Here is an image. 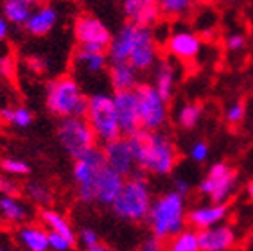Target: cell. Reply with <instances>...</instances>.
<instances>
[{
  "label": "cell",
  "mask_w": 253,
  "mask_h": 251,
  "mask_svg": "<svg viewBox=\"0 0 253 251\" xmlns=\"http://www.w3.org/2000/svg\"><path fill=\"white\" fill-rule=\"evenodd\" d=\"M135 156L136 169L144 174L169 176L178 165L180 153L176 149L172 136L166 131H146L140 129L135 135L127 136Z\"/></svg>",
  "instance_id": "obj_1"
},
{
  "label": "cell",
  "mask_w": 253,
  "mask_h": 251,
  "mask_svg": "<svg viewBox=\"0 0 253 251\" xmlns=\"http://www.w3.org/2000/svg\"><path fill=\"white\" fill-rule=\"evenodd\" d=\"M147 224L153 237L158 241H169L170 237L185 230L187 210L185 198L176 194L174 190L162 194L160 198L153 199V205L147 213Z\"/></svg>",
  "instance_id": "obj_2"
},
{
  "label": "cell",
  "mask_w": 253,
  "mask_h": 251,
  "mask_svg": "<svg viewBox=\"0 0 253 251\" xmlns=\"http://www.w3.org/2000/svg\"><path fill=\"white\" fill-rule=\"evenodd\" d=\"M45 104L47 110L59 119L84 117L88 110V97L74 76H59L47 83Z\"/></svg>",
  "instance_id": "obj_3"
},
{
  "label": "cell",
  "mask_w": 253,
  "mask_h": 251,
  "mask_svg": "<svg viewBox=\"0 0 253 251\" xmlns=\"http://www.w3.org/2000/svg\"><path fill=\"white\" fill-rule=\"evenodd\" d=\"M153 205V194L146 174L142 170H135L126 178L121 196L113 203L112 210L122 221L140 222L146 221L149 208Z\"/></svg>",
  "instance_id": "obj_4"
},
{
  "label": "cell",
  "mask_w": 253,
  "mask_h": 251,
  "mask_svg": "<svg viewBox=\"0 0 253 251\" xmlns=\"http://www.w3.org/2000/svg\"><path fill=\"white\" fill-rule=\"evenodd\" d=\"M84 119L92 127L99 144L104 145L122 136L117 113H115V104H113V95L110 93L99 92L88 97V110Z\"/></svg>",
  "instance_id": "obj_5"
},
{
  "label": "cell",
  "mask_w": 253,
  "mask_h": 251,
  "mask_svg": "<svg viewBox=\"0 0 253 251\" xmlns=\"http://www.w3.org/2000/svg\"><path fill=\"white\" fill-rule=\"evenodd\" d=\"M58 140L68 156L74 160L86 151L97 147V138L84 117H68L58 124Z\"/></svg>",
  "instance_id": "obj_6"
},
{
  "label": "cell",
  "mask_w": 253,
  "mask_h": 251,
  "mask_svg": "<svg viewBox=\"0 0 253 251\" xmlns=\"http://www.w3.org/2000/svg\"><path fill=\"white\" fill-rule=\"evenodd\" d=\"M140 126L146 131H162L169 121V102L156 92L153 83H140L135 88Z\"/></svg>",
  "instance_id": "obj_7"
},
{
  "label": "cell",
  "mask_w": 253,
  "mask_h": 251,
  "mask_svg": "<svg viewBox=\"0 0 253 251\" xmlns=\"http://www.w3.org/2000/svg\"><path fill=\"white\" fill-rule=\"evenodd\" d=\"M104 165H106V162H104L101 147H93L79 158H76L72 176L76 187H78L79 201H83L86 205L95 203V178Z\"/></svg>",
  "instance_id": "obj_8"
},
{
  "label": "cell",
  "mask_w": 253,
  "mask_h": 251,
  "mask_svg": "<svg viewBox=\"0 0 253 251\" xmlns=\"http://www.w3.org/2000/svg\"><path fill=\"white\" fill-rule=\"evenodd\" d=\"M237 187V172L228 164L217 162L210 165L209 172L201 179L200 192L210 199V203H226Z\"/></svg>",
  "instance_id": "obj_9"
},
{
  "label": "cell",
  "mask_w": 253,
  "mask_h": 251,
  "mask_svg": "<svg viewBox=\"0 0 253 251\" xmlns=\"http://www.w3.org/2000/svg\"><path fill=\"white\" fill-rule=\"evenodd\" d=\"M74 34L79 47H86L92 50L106 52L112 43L113 34L101 20L92 15H79L74 22Z\"/></svg>",
  "instance_id": "obj_10"
},
{
  "label": "cell",
  "mask_w": 253,
  "mask_h": 251,
  "mask_svg": "<svg viewBox=\"0 0 253 251\" xmlns=\"http://www.w3.org/2000/svg\"><path fill=\"white\" fill-rule=\"evenodd\" d=\"M160 56H158V43H156V33L149 27H142L140 36L136 40L135 48L129 54L127 63L135 68L136 72H149L155 68Z\"/></svg>",
  "instance_id": "obj_11"
},
{
  "label": "cell",
  "mask_w": 253,
  "mask_h": 251,
  "mask_svg": "<svg viewBox=\"0 0 253 251\" xmlns=\"http://www.w3.org/2000/svg\"><path fill=\"white\" fill-rule=\"evenodd\" d=\"M203 40L200 34L192 33L189 29H178L170 33L166 40V50L170 58L178 59L181 63L194 61L201 52Z\"/></svg>",
  "instance_id": "obj_12"
},
{
  "label": "cell",
  "mask_w": 253,
  "mask_h": 251,
  "mask_svg": "<svg viewBox=\"0 0 253 251\" xmlns=\"http://www.w3.org/2000/svg\"><path fill=\"white\" fill-rule=\"evenodd\" d=\"M102 155H104V162L110 169H113L115 172H119L121 176L127 178L131 176L136 169L135 156H133L131 145L127 136H119L113 142H108L101 147Z\"/></svg>",
  "instance_id": "obj_13"
},
{
  "label": "cell",
  "mask_w": 253,
  "mask_h": 251,
  "mask_svg": "<svg viewBox=\"0 0 253 251\" xmlns=\"http://www.w3.org/2000/svg\"><path fill=\"white\" fill-rule=\"evenodd\" d=\"M113 104H115V113H117V121L122 136H131L135 135L136 131L142 129L135 90L113 92Z\"/></svg>",
  "instance_id": "obj_14"
},
{
  "label": "cell",
  "mask_w": 253,
  "mask_h": 251,
  "mask_svg": "<svg viewBox=\"0 0 253 251\" xmlns=\"http://www.w3.org/2000/svg\"><path fill=\"white\" fill-rule=\"evenodd\" d=\"M124 183H126L124 176L104 165L95 178V203L102 207H113V203L121 196Z\"/></svg>",
  "instance_id": "obj_15"
},
{
  "label": "cell",
  "mask_w": 253,
  "mask_h": 251,
  "mask_svg": "<svg viewBox=\"0 0 253 251\" xmlns=\"http://www.w3.org/2000/svg\"><path fill=\"white\" fill-rule=\"evenodd\" d=\"M140 25H135L131 22H126L117 33L113 34L112 43L108 47L106 54L110 63H122L129 59V54L135 48V43L140 36Z\"/></svg>",
  "instance_id": "obj_16"
},
{
  "label": "cell",
  "mask_w": 253,
  "mask_h": 251,
  "mask_svg": "<svg viewBox=\"0 0 253 251\" xmlns=\"http://www.w3.org/2000/svg\"><path fill=\"white\" fill-rule=\"evenodd\" d=\"M200 251H230L237 242L235 230L230 224H217L198 232Z\"/></svg>",
  "instance_id": "obj_17"
},
{
  "label": "cell",
  "mask_w": 253,
  "mask_h": 251,
  "mask_svg": "<svg viewBox=\"0 0 253 251\" xmlns=\"http://www.w3.org/2000/svg\"><path fill=\"white\" fill-rule=\"evenodd\" d=\"M228 215V205L226 203H210V205H201L187 212V224L192 230L200 232V230H207V228L217 226L226 219Z\"/></svg>",
  "instance_id": "obj_18"
},
{
  "label": "cell",
  "mask_w": 253,
  "mask_h": 251,
  "mask_svg": "<svg viewBox=\"0 0 253 251\" xmlns=\"http://www.w3.org/2000/svg\"><path fill=\"white\" fill-rule=\"evenodd\" d=\"M122 9H124V15H126L127 22L140 25V27H149V29L158 25V22L164 16L162 15L160 4H156V2L140 4L136 0H124Z\"/></svg>",
  "instance_id": "obj_19"
},
{
  "label": "cell",
  "mask_w": 253,
  "mask_h": 251,
  "mask_svg": "<svg viewBox=\"0 0 253 251\" xmlns=\"http://www.w3.org/2000/svg\"><path fill=\"white\" fill-rule=\"evenodd\" d=\"M74 67L78 72L84 74V76H99L102 72H108L110 58L102 50L79 47L74 54Z\"/></svg>",
  "instance_id": "obj_20"
},
{
  "label": "cell",
  "mask_w": 253,
  "mask_h": 251,
  "mask_svg": "<svg viewBox=\"0 0 253 251\" xmlns=\"http://www.w3.org/2000/svg\"><path fill=\"white\" fill-rule=\"evenodd\" d=\"M155 74H153V86L160 93L164 101L169 102L174 95L176 79H178V70H176L174 61L170 58H162L155 65Z\"/></svg>",
  "instance_id": "obj_21"
},
{
  "label": "cell",
  "mask_w": 253,
  "mask_h": 251,
  "mask_svg": "<svg viewBox=\"0 0 253 251\" xmlns=\"http://www.w3.org/2000/svg\"><path fill=\"white\" fill-rule=\"evenodd\" d=\"M59 20V11L50 4H42L38 7H34L33 13H31L27 24H25V31L31 34V36H45L49 34L50 31L56 27Z\"/></svg>",
  "instance_id": "obj_22"
},
{
  "label": "cell",
  "mask_w": 253,
  "mask_h": 251,
  "mask_svg": "<svg viewBox=\"0 0 253 251\" xmlns=\"http://www.w3.org/2000/svg\"><path fill=\"white\" fill-rule=\"evenodd\" d=\"M138 76L140 74L136 72L127 61L110 63V67H108V78H110V84H112L113 92H129V90H135L140 84Z\"/></svg>",
  "instance_id": "obj_23"
},
{
  "label": "cell",
  "mask_w": 253,
  "mask_h": 251,
  "mask_svg": "<svg viewBox=\"0 0 253 251\" xmlns=\"http://www.w3.org/2000/svg\"><path fill=\"white\" fill-rule=\"evenodd\" d=\"M16 237L24 250L27 251H50L49 232L38 224H22Z\"/></svg>",
  "instance_id": "obj_24"
},
{
  "label": "cell",
  "mask_w": 253,
  "mask_h": 251,
  "mask_svg": "<svg viewBox=\"0 0 253 251\" xmlns=\"http://www.w3.org/2000/svg\"><path fill=\"white\" fill-rule=\"evenodd\" d=\"M40 219H42L47 232L59 233V235H63L67 241H70L76 246L78 235H76L72 224L67 221V217H65L63 213H59L58 210H52V208H43L42 213H40Z\"/></svg>",
  "instance_id": "obj_25"
},
{
  "label": "cell",
  "mask_w": 253,
  "mask_h": 251,
  "mask_svg": "<svg viewBox=\"0 0 253 251\" xmlns=\"http://www.w3.org/2000/svg\"><path fill=\"white\" fill-rule=\"evenodd\" d=\"M0 217L13 224H24L31 217V210L18 196H0Z\"/></svg>",
  "instance_id": "obj_26"
},
{
  "label": "cell",
  "mask_w": 253,
  "mask_h": 251,
  "mask_svg": "<svg viewBox=\"0 0 253 251\" xmlns=\"http://www.w3.org/2000/svg\"><path fill=\"white\" fill-rule=\"evenodd\" d=\"M33 9V5H29L25 0H4L2 2V16L9 22V25H16V27H25Z\"/></svg>",
  "instance_id": "obj_27"
},
{
  "label": "cell",
  "mask_w": 253,
  "mask_h": 251,
  "mask_svg": "<svg viewBox=\"0 0 253 251\" xmlns=\"http://www.w3.org/2000/svg\"><path fill=\"white\" fill-rule=\"evenodd\" d=\"M164 251H200V242H198V232L192 228H185L174 237H170Z\"/></svg>",
  "instance_id": "obj_28"
},
{
  "label": "cell",
  "mask_w": 253,
  "mask_h": 251,
  "mask_svg": "<svg viewBox=\"0 0 253 251\" xmlns=\"http://www.w3.org/2000/svg\"><path fill=\"white\" fill-rule=\"evenodd\" d=\"M201 117H203V106L200 102H187L180 108L176 121L181 129H192L201 121Z\"/></svg>",
  "instance_id": "obj_29"
},
{
  "label": "cell",
  "mask_w": 253,
  "mask_h": 251,
  "mask_svg": "<svg viewBox=\"0 0 253 251\" xmlns=\"http://www.w3.org/2000/svg\"><path fill=\"white\" fill-rule=\"evenodd\" d=\"M25 196L29 198V201H33L38 207H50L52 203V190L47 185L40 183V181H27L24 187Z\"/></svg>",
  "instance_id": "obj_30"
},
{
  "label": "cell",
  "mask_w": 253,
  "mask_h": 251,
  "mask_svg": "<svg viewBox=\"0 0 253 251\" xmlns=\"http://www.w3.org/2000/svg\"><path fill=\"white\" fill-rule=\"evenodd\" d=\"M194 0H164L160 4L162 15L166 18H183L192 11Z\"/></svg>",
  "instance_id": "obj_31"
},
{
  "label": "cell",
  "mask_w": 253,
  "mask_h": 251,
  "mask_svg": "<svg viewBox=\"0 0 253 251\" xmlns=\"http://www.w3.org/2000/svg\"><path fill=\"white\" fill-rule=\"evenodd\" d=\"M0 169L11 176H27L31 172V165L18 158H4L0 160Z\"/></svg>",
  "instance_id": "obj_32"
},
{
  "label": "cell",
  "mask_w": 253,
  "mask_h": 251,
  "mask_svg": "<svg viewBox=\"0 0 253 251\" xmlns=\"http://www.w3.org/2000/svg\"><path fill=\"white\" fill-rule=\"evenodd\" d=\"M244 117H246V104H244V101L232 102V104L226 108V111H224L226 124H230V126H239L244 121Z\"/></svg>",
  "instance_id": "obj_33"
},
{
  "label": "cell",
  "mask_w": 253,
  "mask_h": 251,
  "mask_svg": "<svg viewBox=\"0 0 253 251\" xmlns=\"http://www.w3.org/2000/svg\"><path fill=\"white\" fill-rule=\"evenodd\" d=\"M33 124V111L25 106H15L13 111V126L18 129H25Z\"/></svg>",
  "instance_id": "obj_34"
},
{
  "label": "cell",
  "mask_w": 253,
  "mask_h": 251,
  "mask_svg": "<svg viewBox=\"0 0 253 251\" xmlns=\"http://www.w3.org/2000/svg\"><path fill=\"white\" fill-rule=\"evenodd\" d=\"M209 155H210V147L207 142L198 140L190 145L189 156L194 160L196 164H203V162H207V160H209Z\"/></svg>",
  "instance_id": "obj_35"
},
{
  "label": "cell",
  "mask_w": 253,
  "mask_h": 251,
  "mask_svg": "<svg viewBox=\"0 0 253 251\" xmlns=\"http://www.w3.org/2000/svg\"><path fill=\"white\" fill-rule=\"evenodd\" d=\"M248 43V40L243 33H230L226 38H224V47L230 52H241Z\"/></svg>",
  "instance_id": "obj_36"
},
{
  "label": "cell",
  "mask_w": 253,
  "mask_h": 251,
  "mask_svg": "<svg viewBox=\"0 0 253 251\" xmlns=\"http://www.w3.org/2000/svg\"><path fill=\"white\" fill-rule=\"evenodd\" d=\"M25 67L29 68L33 74H36V76H42V74H45L49 70V63H47V59H45L43 56L33 54V56H27V58H25Z\"/></svg>",
  "instance_id": "obj_37"
},
{
  "label": "cell",
  "mask_w": 253,
  "mask_h": 251,
  "mask_svg": "<svg viewBox=\"0 0 253 251\" xmlns=\"http://www.w3.org/2000/svg\"><path fill=\"white\" fill-rule=\"evenodd\" d=\"M15 78V61L9 52H0V79H13Z\"/></svg>",
  "instance_id": "obj_38"
},
{
  "label": "cell",
  "mask_w": 253,
  "mask_h": 251,
  "mask_svg": "<svg viewBox=\"0 0 253 251\" xmlns=\"http://www.w3.org/2000/svg\"><path fill=\"white\" fill-rule=\"evenodd\" d=\"M78 242L84 250H90V248L101 244V242H99V233L95 232V230H92V228H83V230L78 233Z\"/></svg>",
  "instance_id": "obj_39"
},
{
  "label": "cell",
  "mask_w": 253,
  "mask_h": 251,
  "mask_svg": "<svg viewBox=\"0 0 253 251\" xmlns=\"http://www.w3.org/2000/svg\"><path fill=\"white\" fill-rule=\"evenodd\" d=\"M72 248H74V244L70 241H67L63 235L49 232V250L50 251H70Z\"/></svg>",
  "instance_id": "obj_40"
},
{
  "label": "cell",
  "mask_w": 253,
  "mask_h": 251,
  "mask_svg": "<svg viewBox=\"0 0 253 251\" xmlns=\"http://www.w3.org/2000/svg\"><path fill=\"white\" fill-rule=\"evenodd\" d=\"M20 187L18 183H15L13 179L0 176V196H18Z\"/></svg>",
  "instance_id": "obj_41"
},
{
  "label": "cell",
  "mask_w": 253,
  "mask_h": 251,
  "mask_svg": "<svg viewBox=\"0 0 253 251\" xmlns=\"http://www.w3.org/2000/svg\"><path fill=\"white\" fill-rule=\"evenodd\" d=\"M138 251H164V242L151 235L149 239H146V241L142 242V246Z\"/></svg>",
  "instance_id": "obj_42"
},
{
  "label": "cell",
  "mask_w": 253,
  "mask_h": 251,
  "mask_svg": "<svg viewBox=\"0 0 253 251\" xmlns=\"http://www.w3.org/2000/svg\"><path fill=\"white\" fill-rule=\"evenodd\" d=\"M172 190H174L176 194H180V196H183V198H185L187 194L190 192V185H189V181H187V179H183V178H176V179H174V187H172Z\"/></svg>",
  "instance_id": "obj_43"
},
{
  "label": "cell",
  "mask_w": 253,
  "mask_h": 251,
  "mask_svg": "<svg viewBox=\"0 0 253 251\" xmlns=\"http://www.w3.org/2000/svg\"><path fill=\"white\" fill-rule=\"evenodd\" d=\"M13 111H15V108H13V106L0 108V124L13 126Z\"/></svg>",
  "instance_id": "obj_44"
},
{
  "label": "cell",
  "mask_w": 253,
  "mask_h": 251,
  "mask_svg": "<svg viewBox=\"0 0 253 251\" xmlns=\"http://www.w3.org/2000/svg\"><path fill=\"white\" fill-rule=\"evenodd\" d=\"M7 36H9V22L0 15V43H4Z\"/></svg>",
  "instance_id": "obj_45"
},
{
  "label": "cell",
  "mask_w": 253,
  "mask_h": 251,
  "mask_svg": "<svg viewBox=\"0 0 253 251\" xmlns=\"http://www.w3.org/2000/svg\"><path fill=\"white\" fill-rule=\"evenodd\" d=\"M86 251H112V250L108 246H104V244H97V246L90 248V250H86Z\"/></svg>",
  "instance_id": "obj_46"
},
{
  "label": "cell",
  "mask_w": 253,
  "mask_h": 251,
  "mask_svg": "<svg viewBox=\"0 0 253 251\" xmlns=\"http://www.w3.org/2000/svg\"><path fill=\"white\" fill-rule=\"evenodd\" d=\"M0 251H15V250H13V246H11V244H7V242H4V241H0Z\"/></svg>",
  "instance_id": "obj_47"
},
{
  "label": "cell",
  "mask_w": 253,
  "mask_h": 251,
  "mask_svg": "<svg viewBox=\"0 0 253 251\" xmlns=\"http://www.w3.org/2000/svg\"><path fill=\"white\" fill-rule=\"evenodd\" d=\"M246 194H248V198L253 201V179L250 181L248 185H246Z\"/></svg>",
  "instance_id": "obj_48"
},
{
  "label": "cell",
  "mask_w": 253,
  "mask_h": 251,
  "mask_svg": "<svg viewBox=\"0 0 253 251\" xmlns=\"http://www.w3.org/2000/svg\"><path fill=\"white\" fill-rule=\"evenodd\" d=\"M29 5H33V7H38V5H42L45 2V0H25Z\"/></svg>",
  "instance_id": "obj_49"
},
{
  "label": "cell",
  "mask_w": 253,
  "mask_h": 251,
  "mask_svg": "<svg viewBox=\"0 0 253 251\" xmlns=\"http://www.w3.org/2000/svg\"><path fill=\"white\" fill-rule=\"evenodd\" d=\"M198 4H210V2H214V0H194Z\"/></svg>",
  "instance_id": "obj_50"
},
{
  "label": "cell",
  "mask_w": 253,
  "mask_h": 251,
  "mask_svg": "<svg viewBox=\"0 0 253 251\" xmlns=\"http://www.w3.org/2000/svg\"><path fill=\"white\" fill-rule=\"evenodd\" d=\"M136 2H142V4H147V2H155V0H136Z\"/></svg>",
  "instance_id": "obj_51"
},
{
  "label": "cell",
  "mask_w": 253,
  "mask_h": 251,
  "mask_svg": "<svg viewBox=\"0 0 253 251\" xmlns=\"http://www.w3.org/2000/svg\"><path fill=\"white\" fill-rule=\"evenodd\" d=\"M155 2H156V4H162V2H164V0H155Z\"/></svg>",
  "instance_id": "obj_52"
},
{
  "label": "cell",
  "mask_w": 253,
  "mask_h": 251,
  "mask_svg": "<svg viewBox=\"0 0 253 251\" xmlns=\"http://www.w3.org/2000/svg\"><path fill=\"white\" fill-rule=\"evenodd\" d=\"M226 2H237V0H226Z\"/></svg>",
  "instance_id": "obj_53"
},
{
  "label": "cell",
  "mask_w": 253,
  "mask_h": 251,
  "mask_svg": "<svg viewBox=\"0 0 253 251\" xmlns=\"http://www.w3.org/2000/svg\"><path fill=\"white\" fill-rule=\"evenodd\" d=\"M45 2H52V0H45Z\"/></svg>",
  "instance_id": "obj_54"
},
{
  "label": "cell",
  "mask_w": 253,
  "mask_h": 251,
  "mask_svg": "<svg viewBox=\"0 0 253 251\" xmlns=\"http://www.w3.org/2000/svg\"><path fill=\"white\" fill-rule=\"evenodd\" d=\"M0 97H2V92H0Z\"/></svg>",
  "instance_id": "obj_55"
}]
</instances>
